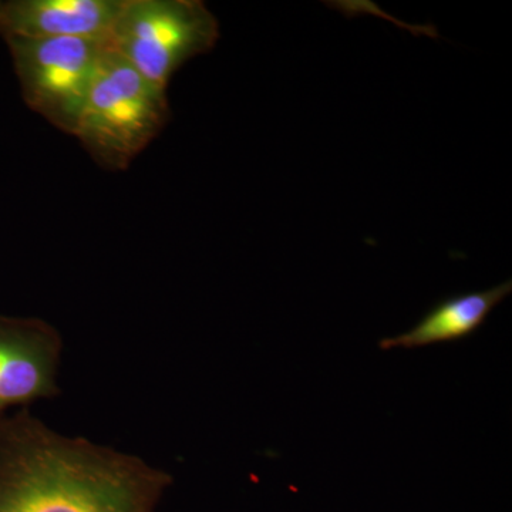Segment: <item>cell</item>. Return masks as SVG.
I'll use <instances>...</instances> for the list:
<instances>
[{"label": "cell", "mask_w": 512, "mask_h": 512, "mask_svg": "<svg viewBox=\"0 0 512 512\" xmlns=\"http://www.w3.org/2000/svg\"><path fill=\"white\" fill-rule=\"evenodd\" d=\"M173 476L143 458L0 416V512H156Z\"/></svg>", "instance_id": "6da1fadb"}, {"label": "cell", "mask_w": 512, "mask_h": 512, "mask_svg": "<svg viewBox=\"0 0 512 512\" xmlns=\"http://www.w3.org/2000/svg\"><path fill=\"white\" fill-rule=\"evenodd\" d=\"M165 92L109 46L73 136L101 167L127 170L170 119Z\"/></svg>", "instance_id": "7a4b0ae2"}, {"label": "cell", "mask_w": 512, "mask_h": 512, "mask_svg": "<svg viewBox=\"0 0 512 512\" xmlns=\"http://www.w3.org/2000/svg\"><path fill=\"white\" fill-rule=\"evenodd\" d=\"M220 23L200 0H124L109 46L144 79L167 90L188 60L211 52Z\"/></svg>", "instance_id": "3957f363"}, {"label": "cell", "mask_w": 512, "mask_h": 512, "mask_svg": "<svg viewBox=\"0 0 512 512\" xmlns=\"http://www.w3.org/2000/svg\"><path fill=\"white\" fill-rule=\"evenodd\" d=\"M5 40L25 103L73 136L109 42L79 37Z\"/></svg>", "instance_id": "277c9868"}, {"label": "cell", "mask_w": 512, "mask_h": 512, "mask_svg": "<svg viewBox=\"0 0 512 512\" xmlns=\"http://www.w3.org/2000/svg\"><path fill=\"white\" fill-rule=\"evenodd\" d=\"M63 339L37 318L0 316V416L60 393Z\"/></svg>", "instance_id": "5b68a950"}, {"label": "cell", "mask_w": 512, "mask_h": 512, "mask_svg": "<svg viewBox=\"0 0 512 512\" xmlns=\"http://www.w3.org/2000/svg\"><path fill=\"white\" fill-rule=\"evenodd\" d=\"M124 0H0L5 39L109 40Z\"/></svg>", "instance_id": "8992f818"}, {"label": "cell", "mask_w": 512, "mask_h": 512, "mask_svg": "<svg viewBox=\"0 0 512 512\" xmlns=\"http://www.w3.org/2000/svg\"><path fill=\"white\" fill-rule=\"evenodd\" d=\"M511 292L510 279L487 291L464 293L444 299L406 333L396 338L380 340L379 348L417 349L466 339L484 325L494 308H497Z\"/></svg>", "instance_id": "52a82bcc"}]
</instances>
